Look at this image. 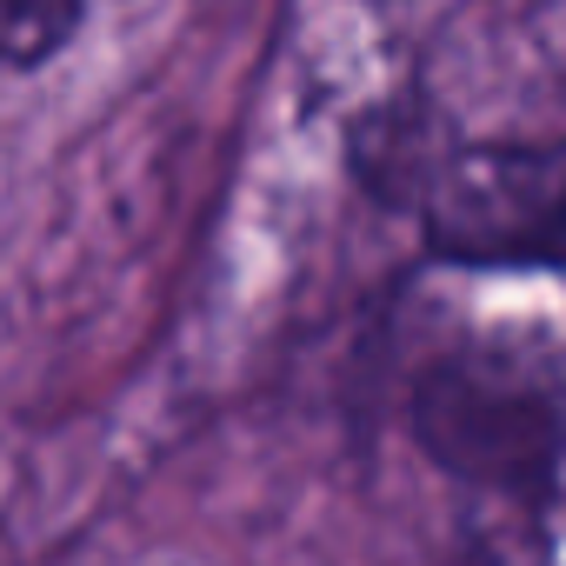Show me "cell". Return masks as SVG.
<instances>
[{
    "mask_svg": "<svg viewBox=\"0 0 566 566\" xmlns=\"http://www.w3.org/2000/svg\"><path fill=\"white\" fill-rule=\"evenodd\" d=\"M413 427L453 480L539 500L566 467V374L526 347H453L420 374Z\"/></svg>",
    "mask_w": 566,
    "mask_h": 566,
    "instance_id": "6da1fadb",
    "label": "cell"
},
{
    "mask_svg": "<svg viewBox=\"0 0 566 566\" xmlns=\"http://www.w3.org/2000/svg\"><path fill=\"white\" fill-rule=\"evenodd\" d=\"M433 253L473 266H566V127L460 140L420 174Z\"/></svg>",
    "mask_w": 566,
    "mask_h": 566,
    "instance_id": "7a4b0ae2",
    "label": "cell"
},
{
    "mask_svg": "<svg viewBox=\"0 0 566 566\" xmlns=\"http://www.w3.org/2000/svg\"><path fill=\"white\" fill-rule=\"evenodd\" d=\"M74 21H81V0H0V81L54 61Z\"/></svg>",
    "mask_w": 566,
    "mask_h": 566,
    "instance_id": "3957f363",
    "label": "cell"
}]
</instances>
